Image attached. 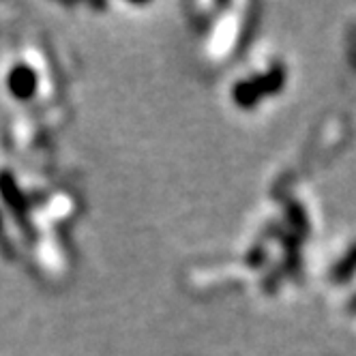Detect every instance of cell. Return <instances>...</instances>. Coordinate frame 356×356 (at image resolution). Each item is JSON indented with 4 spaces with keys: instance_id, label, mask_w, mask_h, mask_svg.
Wrapping results in <instances>:
<instances>
[{
    "instance_id": "obj_8",
    "label": "cell",
    "mask_w": 356,
    "mask_h": 356,
    "mask_svg": "<svg viewBox=\"0 0 356 356\" xmlns=\"http://www.w3.org/2000/svg\"><path fill=\"white\" fill-rule=\"evenodd\" d=\"M348 312L350 314H356V294L348 300Z\"/></svg>"
},
{
    "instance_id": "obj_3",
    "label": "cell",
    "mask_w": 356,
    "mask_h": 356,
    "mask_svg": "<svg viewBox=\"0 0 356 356\" xmlns=\"http://www.w3.org/2000/svg\"><path fill=\"white\" fill-rule=\"evenodd\" d=\"M232 97L236 101V106L243 108V110H253L258 106V101L264 97L260 86L256 84V80H243V82H236L234 90H232Z\"/></svg>"
},
{
    "instance_id": "obj_7",
    "label": "cell",
    "mask_w": 356,
    "mask_h": 356,
    "mask_svg": "<svg viewBox=\"0 0 356 356\" xmlns=\"http://www.w3.org/2000/svg\"><path fill=\"white\" fill-rule=\"evenodd\" d=\"M0 253H3V256H5L7 260H11V258H13V247H11L9 236H7V232H5L3 215H0Z\"/></svg>"
},
{
    "instance_id": "obj_2",
    "label": "cell",
    "mask_w": 356,
    "mask_h": 356,
    "mask_svg": "<svg viewBox=\"0 0 356 356\" xmlns=\"http://www.w3.org/2000/svg\"><path fill=\"white\" fill-rule=\"evenodd\" d=\"M7 88L15 99L29 101L39 88V78L29 65H15L7 75Z\"/></svg>"
},
{
    "instance_id": "obj_6",
    "label": "cell",
    "mask_w": 356,
    "mask_h": 356,
    "mask_svg": "<svg viewBox=\"0 0 356 356\" xmlns=\"http://www.w3.org/2000/svg\"><path fill=\"white\" fill-rule=\"evenodd\" d=\"M288 219L298 230V234H307L309 232V219H307V215H305L302 207L296 204V202H292V204L288 207Z\"/></svg>"
},
{
    "instance_id": "obj_1",
    "label": "cell",
    "mask_w": 356,
    "mask_h": 356,
    "mask_svg": "<svg viewBox=\"0 0 356 356\" xmlns=\"http://www.w3.org/2000/svg\"><path fill=\"white\" fill-rule=\"evenodd\" d=\"M0 195H3L9 213L13 215L15 223L19 225V230L33 241L35 238V230H33V223H31L29 200H26V195H24V191L19 189L15 176L9 170L0 172Z\"/></svg>"
},
{
    "instance_id": "obj_5",
    "label": "cell",
    "mask_w": 356,
    "mask_h": 356,
    "mask_svg": "<svg viewBox=\"0 0 356 356\" xmlns=\"http://www.w3.org/2000/svg\"><path fill=\"white\" fill-rule=\"evenodd\" d=\"M284 82H286V71L284 67H273L266 75H260L256 78V84L260 86L262 95L268 97V95H275L284 88Z\"/></svg>"
},
{
    "instance_id": "obj_4",
    "label": "cell",
    "mask_w": 356,
    "mask_h": 356,
    "mask_svg": "<svg viewBox=\"0 0 356 356\" xmlns=\"http://www.w3.org/2000/svg\"><path fill=\"white\" fill-rule=\"evenodd\" d=\"M354 275H356V243L343 253V258H339V262L333 266V270H330V282L337 286H343Z\"/></svg>"
}]
</instances>
